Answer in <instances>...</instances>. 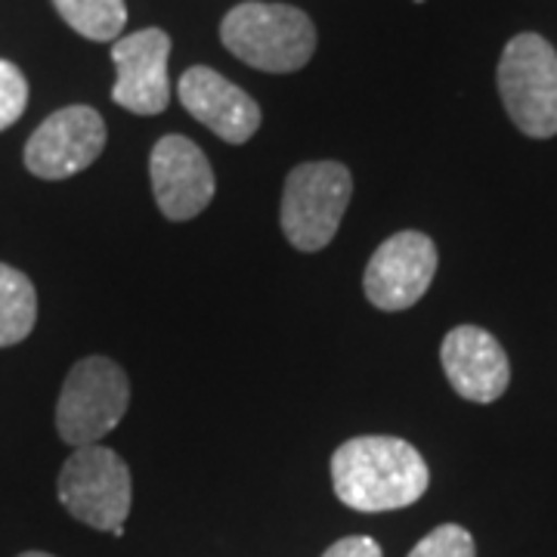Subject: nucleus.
I'll list each match as a JSON object with an SVG mask.
<instances>
[{
  "label": "nucleus",
  "instance_id": "obj_6",
  "mask_svg": "<svg viewBox=\"0 0 557 557\" xmlns=\"http://www.w3.org/2000/svg\"><path fill=\"white\" fill-rule=\"evenodd\" d=\"M131 403V384L119 362L87 357L75 362L57 403V431L65 443L90 446L119 428Z\"/></svg>",
  "mask_w": 557,
  "mask_h": 557
},
{
  "label": "nucleus",
  "instance_id": "obj_17",
  "mask_svg": "<svg viewBox=\"0 0 557 557\" xmlns=\"http://www.w3.org/2000/svg\"><path fill=\"white\" fill-rule=\"evenodd\" d=\"M322 557H384V552L372 536H347L335 542Z\"/></svg>",
  "mask_w": 557,
  "mask_h": 557
},
{
  "label": "nucleus",
  "instance_id": "obj_12",
  "mask_svg": "<svg viewBox=\"0 0 557 557\" xmlns=\"http://www.w3.org/2000/svg\"><path fill=\"white\" fill-rule=\"evenodd\" d=\"M443 372L458 397L471 403H496L511 381V362L486 329L480 325H458L453 329L443 347Z\"/></svg>",
  "mask_w": 557,
  "mask_h": 557
},
{
  "label": "nucleus",
  "instance_id": "obj_1",
  "mask_svg": "<svg viewBox=\"0 0 557 557\" xmlns=\"http://www.w3.org/2000/svg\"><path fill=\"white\" fill-rule=\"evenodd\" d=\"M428 483L421 453L399 437H354L332 456L335 496L362 515L409 508L428 493Z\"/></svg>",
  "mask_w": 557,
  "mask_h": 557
},
{
  "label": "nucleus",
  "instance_id": "obj_19",
  "mask_svg": "<svg viewBox=\"0 0 557 557\" xmlns=\"http://www.w3.org/2000/svg\"><path fill=\"white\" fill-rule=\"evenodd\" d=\"M416 3H424V0H416Z\"/></svg>",
  "mask_w": 557,
  "mask_h": 557
},
{
  "label": "nucleus",
  "instance_id": "obj_10",
  "mask_svg": "<svg viewBox=\"0 0 557 557\" xmlns=\"http://www.w3.org/2000/svg\"><path fill=\"white\" fill-rule=\"evenodd\" d=\"M168 57L171 38L161 28H143L115 40L112 62L119 81L112 87V100L134 115H161L171 102Z\"/></svg>",
  "mask_w": 557,
  "mask_h": 557
},
{
  "label": "nucleus",
  "instance_id": "obj_11",
  "mask_svg": "<svg viewBox=\"0 0 557 557\" xmlns=\"http://www.w3.org/2000/svg\"><path fill=\"white\" fill-rule=\"evenodd\" d=\"M177 94L183 109L220 139L242 146L258 134L260 106L214 69L193 65L189 72H183Z\"/></svg>",
  "mask_w": 557,
  "mask_h": 557
},
{
  "label": "nucleus",
  "instance_id": "obj_7",
  "mask_svg": "<svg viewBox=\"0 0 557 557\" xmlns=\"http://www.w3.org/2000/svg\"><path fill=\"white\" fill-rule=\"evenodd\" d=\"M106 149V121L90 106H65L44 119L25 146V168L40 180L75 177Z\"/></svg>",
  "mask_w": 557,
  "mask_h": 557
},
{
  "label": "nucleus",
  "instance_id": "obj_14",
  "mask_svg": "<svg viewBox=\"0 0 557 557\" xmlns=\"http://www.w3.org/2000/svg\"><path fill=\"white\" fill-rule=\"evenodd\" d=\"M53 7L81 38L97 40V44L119 40L127 22L124 0H53Z\"/></svg>",
  "mask_w": 557,
  "mask_h": 557
},
{
  "label": "nucleus",
  "instance_id": "obj_9",
  "mask_svg": "<svg viewBox=\"0 0 557 557\" xmlns=\"http://www.w3.org/2000/svg\"><path fill=\"white\" fill-rule=\"evenodd\" d=\"M149 177L156 205L168 220H193L214 199V171L193 139L171 134L152 146Z\"/></svg>",
  "mask_w": 557,
  "mask_h": 557
},
{
  "label": "nucleus",
  "instance_id": "obj_5",
  "mask_svg": "<svg viewBox=\"0 0 557 557\" xmlns=\"http://www.w3.org/2000/svg\"><path fill=\"white\" fill-rule=\"evenodd\" d=\"M131 468L106 446H78L60 471L62 508L81 523L124 536V520L131 515Z\"/></svg>",
  "mask_w": 557,
  "mask_h": 557
},
{
  "label": "nucleus",
  "instance_id": "obj_15",
  "mask_svg": "<svg viewBox=\"0 0 557 557\" xmlns=\"http://www.w3.org/2000/svg\"><path fill=\"white\" fill-rule=\"evenodd\" d=\"M409 557H478V548H474V536L465 527L443 523L421 539Z\"/></svg>",
  "mask_w": 557,
  "mask_h": 557
},
{
  "label": "nucleus",
  "instance_id": "obj_18",
  "mask_svg": "<svg viewBox=\"0 0 557 557\" xmlns=\"http://www.w3.org/2000/svg\"><path fill=\"white\" fill-rule=\"evenodd\" d=\"M20 557H53V555H47V552H25V555Z\"/></svg>",
  "mask_w": 557,
  "mask_h": 557
},
{
  "label": "nucleus",
  "instance_id": "obj_3",
  "mask_svg": "<svg viewBox=\"0 0 557 557\" xmlns=\"http://www.w3.org/2000/svg\"><path fill=\"white\" fill-rule=\"evenodd\" d=\"M498 97L520 134L548 139L557 134V50L542 35H518L498 60Z\"/></svg>",
  "mask_w": 557,
  "mask_h": 557
},
{
  "label": "nucleus",
  "instance_id": "obj_4",
  "mask_svg": "<svg viewBox=\"0 0 557 557\" xmlns=\"http://www.w3.org/2000/svg\"><path fill=\"white\" fill-rule=\"evenodd\" d=\"M354 196V177L338 161L298 164L282 189V233L298 251H322L335 239Z\"/></svg>",
  "mask_w": 557,
  "mask_h": 557
},
{
  "label": "nucleus",
  "instance_id": "obj_16",
  "mask_svg": "<svg viewBox=\"0 0 557 557\" xmlns=\"http://www.w3.org/2000/svg\"><path fill=\"white\" fill-rule=\"evenodd\" d=\"M28 106V81L20 72V65L0 60V131L22 119Z\"/></svg>",
  "mask_w": 557,
  "mask_h": 557
},
{
  "label": "nucleus",
  "instance_id": "obj_8",
  "mask_svg": "<svg viewBox=\"0 0 557 557\" xmlns=\"http://www.w3.org/2000/svg\"><path fill=\"white\" fill-rule=\"evenodd\" d=\"M437 273V248L424 233L406 230L379 245L366 267V298L379 310H409L428 295Z\"/></svg>",
  "mask_w": 557,
  "mask_h": 557
},
{
  "label": "nucleus",
  "instance_id": "obj_13",
  "mask_svg": "<svg viewBox=\"0 0 557 557\" xmlns=\"http://www.w3.org/2000/svg\"><path fill=\"white\" fill-rule=\"evenodd\" d=\"M38 322V292L32 278L0 263V347H13L32 335Z\"/></svg>",
  "mask_w": 557,
  "mask_h": 557
},
{
  "label": "nucleus",
  "instance_id": "obj_2",
  "mask_svg": "<svg viewBox=\"0 0 557 557\" xmlns=\"http://www.w3.org/2000/svg\"><path fill=\"white\" fill-rule=\"evenodd\" d=\"M220 40L236 60L270 75L300 72L317 53L313 22L288 3H239L220 25Z\"/></svg>",
  "mask_w": 557,
  "mask_h": 557
}]
</instances>
